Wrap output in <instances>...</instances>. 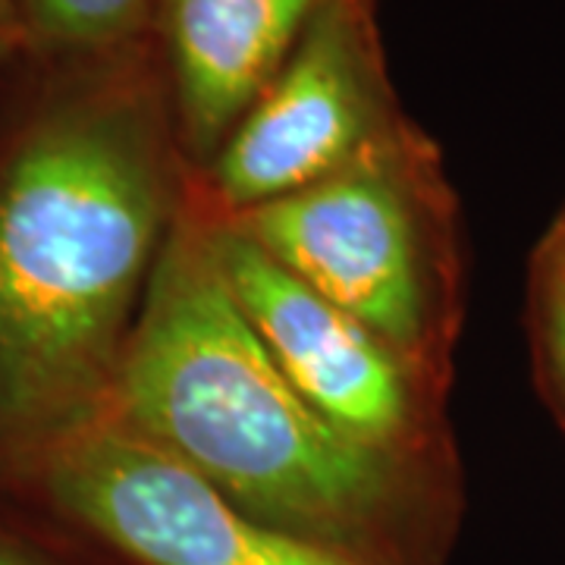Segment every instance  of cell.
<instances>
[{
    "label": "cell",
    "instance_id": "9",
    "mask_svg": "<svg viewBox=\"0 0 565 565\" xmlns=\"http://www.w3.org/2000/svg\"><path fill=\"white\" fill-rule=\"evenodd\" d=\"M527 337L537 386L565 427V299L527 286Z\"/></svg>",
    "mask_w": 565,
    "mask_h": 565
},
{
    "label": "cell",
    "instance_id": "5",
    "mask_svg": "<svg viewBox=\"0 0 565 565\" xmlns=\"http://www.w3.org/2000/svg\"><path fill=\"white\" fill-rule=\"evenodd\" d=\"M202 204L223 280L305 403L349 440L393 462L452 475L446 390L424 381L364 323L274 262L204 195Z\"/></svg>",
    "mask_w": 565,
    "mask_h": 565
},
{
    "label": "cell",
    "instance_id": "2",
    "mask_svg": "<svg viewBox=\"0 0 565 565\" xmlns=\"http://www.w3.org/2000/svg\"><path fill=\"white\" fill-rule=\"evenodd\" d=\"M104 418L282 534L364 565L444 563L452 475L393 462L305 403L223 280L195 173L151 267Z\"/></svg>",
    "mask_w": 565,
    "mask_h": 565
},
{
    "label": "cell",
    "instance_id": "1",
    "mask_svg": "<svg viewBox=\"0 0 565 565\" xmlns=\"http://www.w3.org/2000/svg\"><path fill=\"white\" fill-rule=\"evenodd\" d=\"M0 122V497L110 408L122 349L192 182L154 39L20 54Z\"/></svg>",
    "mask_w": 565,
    "mask_h": 565
},
{
    "label": "cell",
    "instance_id": "8",
    "mask_svg": "<svg viewBox=\"0 0 565 565\" xmlns=\"http://www.w3.org/2000/svg\"><path fill=\"white\" fill-rule=\"evenodd\" d=\"M161 0H20L17 35L25 61L102 57L151 39Z\"/></svg>",
    "mask_w": 565,
    "mask_h": 565
},
{
    "label": "cell",
    "instance_id": "12",
    "mask_svg": "<svg viewBox=\"0 0 565 565\" xmlns=\"http://www.w3.org/2000/svg\"><path fill=\"white\" fill-rule=\"evenodd\" d=\"M17 7H20V0H0V44H20Z\"/></svg>",
    "mask_w": 565,
    "mask_h": 565
},
{
    "label": "cell",
    "instance_id": "11",
    "mask_svg": "<svg viewBox=\"0 0 565 565\" xmlns=\"http://www.w3.org/2000/svg\"><path fill=\"white\" fill-rule=\"evenodd\" d=\"M534 289H544L565 299V207L553 226L546 230L544 243L534 252V264H531V282Z\"/></svg>",
    "mask_w": 565,
    "mask_h": 565
},
{
    "label": "cell",
    "instance_id": "7",
    "mask_svg": "<svg viewBox=\"0 0 565 565\" xmlns=\"http://www.w3.org/2000/svg\"><path fill=\"white\" fill-rule=\"evenodd\" d=\"M321 0H161L151 39L161 57L177 136L202 173L258 102Z\"/></svg>",
    "mask_w": 565,
    "mask_h": 565
},
{
    "label": "cell",
    "instance_id": "10",
    "mask_svg": "<svg viewBox=\"0 0 565 565\" xmlns=\"http://www.w3.org/2000/svg\"><path fill=\"white\" fill-rule=\"evenodd\" d=\"M82 553L17 509H0V565H85Z\"/></svg>",
    "mask_w": 565,
    "mask_h": 565
},
{
    "label": "cell",
    "instance_id": "3",
    "mask_svg": "<svg viewBox=\"0 0 565 565\" xmlns=\"http://www.w3.org/2000/svg\"><path fill=\"white\" fill-rule=\"evenodd\" d=\"M223 217L446 390L462 239L440 148L418 122L405 117L333 173Z\"/></svg>",
    "mask_w": 565,
    "mask_h": 565
},
{
    "label": "cell",
    "instance_id": "4",
    "mask_svg": "<svg viewBox=\"0 0 565 565\" xmlns=\"http://www.w3.org/2000/svg\"><path fill=\"white\" fill-rule=\"evenodd\" d=\"M0 503L126 565H364L264 525L114 418L54 446Z\"/></svg>",
    "mask_w": 565,
    "mask_h": 565
},
{
    "label": "cell",
    "instance_id": "13",
    "mask_svg": "<svg viewBox=\"0 0 565 565\" xmlns=\"http://www.w3.org/2000/svg\"><path fill=\"white\" fill-rule=\"evenodd\" d=\"M17 61H20V44H0V98H3V88H7V79H10Z\"/></svg>",
    "mask_w": 565,
    "mask_h": 565
},
{
    "label": "cell",
    "instance_id": "6",
    "mask_svg": "<svg viewBox=\"0 0 565 565\" xmlns=\"http://www.w3.org/2000/svg\"><path fill=\"white\" fill-rule=\"evenodd\" d=\"M403 120L377 3L321 0L280 73L195 180L214 211L236 214L333 173Z\"/></svg>",
    "mask_w": 565,
    "mask_h": 565
}]
</instances>
